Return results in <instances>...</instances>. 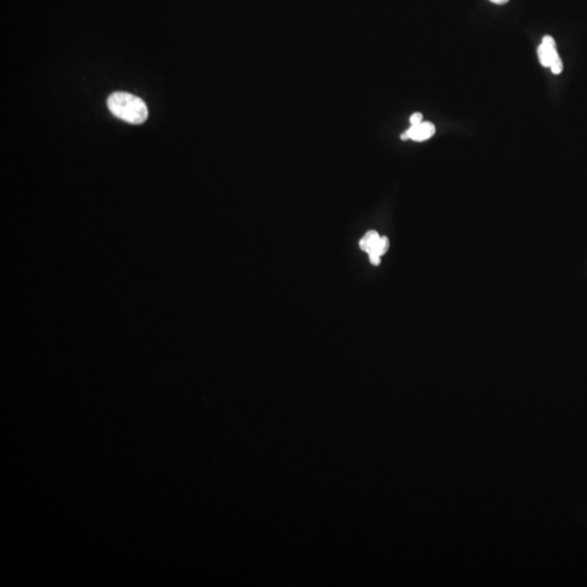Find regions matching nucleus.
Segmentation results:
<instances>
[{"label": "nucleus", "instance_id": "1", "mask_svg": "<svg viewBox=\"0 0 587 587\" xmlns=\"http://www.w3.org/2000/svg\"><path fill=\"white\" fill-rule=\"evenodd\" d=\"M107 103L111 114L127 123L142 124L148 118L146 103L132 94L116 92L109 96Z\"/></svg>", "mask_w": 587, "mask_h": 587}, {"label": "nucleus", "instance_id": "2", "mask_svg": "<svg viewBox=\"0 0 587 587\" xmlns=\"http://www.w3.org/2000/svg\"><path fill=\"white\" fill-rule=\"evenodd\" d=\"M359 246L368 254L372 265H379L382 256L385 255L389 250V240L387 237L380 236L375 231H370L361 238Z\"/></svg>", "mask_w": 587, "mask_h": 587}, {"label": "nucleus", "instance_id": "3", "mask_svg": "<svg viewBox=\"0 0 587 587\" xmlns=\"http://www.w3.org/2000/svg\"><path fill=\"white\" fill-rule=\"evenodd\" d=\"M538 58L542 65L550 68L555 74H560L564 70L562 59L556 49V41L551 37H544L543 41L537 48Z\"/></svg>", "mask_w": 587, "mask_h": 587}, {"label": "nucleus", "instance_id": "4", "mask_svg": "<svg viewBox=\"0 0 587 587\" xmlns=\"http://www.w3.org/2000/svg\"><path fill=\"white\" fill-rule=\"evenodd\" d=\"M435 132L436 129L434 124L431 123V122H422L419 125H411L410 129L402 133L400 138L402 141L412 139L415 142H423V141L431 138L433 135L435 134Z\"/></svg>", "mask_w": 587, "mask_h": 587}, {"label": "nucleus", "instance_id": "5", "mask_svg": "<svg viewBox=\"0 0 587 587\" xmlns=\"http://www.w3.org/2000/svg\"><path fill=\"white\" fill-rule=\"evenodd\" d=\"M423 122V114L420 112H415L410 116V123L411 125H419Z\"/></svg>", "mask_w": 587, "mask_h": 587}, {"label": "nucleus", "instance_id": "6", "mask_svg": "<svg viewBox=\"0 0 587 587\" xmlns=\"http://www.w3.org/2000/svg\"><path fill=\"white\" fill-rule=\"evenodd\" d=\"M492 3H497V5H504V3H508L509 0H491Z\"/></svg>", "mask_w": 587, "mask_h": 587}]
</instances>
